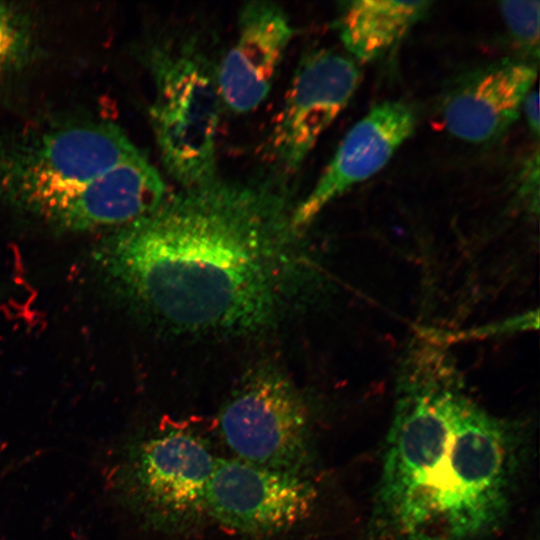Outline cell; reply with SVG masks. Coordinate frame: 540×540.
I'll list each match as a JSON object with an SVG mask.
<instances>
[{
  "label": "cell",
  "mask_w": 540,
  "mask_h": 540,
  "mask_svg": "<svg viewBox=\"0 0 540 540\" xmlns=\"http://www.w3.org/2000/svg\"><path fill=\"white\" fill-rule=\"evenodd\" d=\"M288 178L270 172L167 194L149 214L112 230L93 263L118 296L193 332L267 327L292 288Z\"/></svg>",
  "instance_id": "obj_1"
},
{
  "label": "cell",
  "mask_w": 540,
  "mask_h": 540,
  "mask_svg": "<svg viewBox=\"0 0 540 540\" xmlns=\"http://www.w3.org/2000/svg\"><path fill=\"white\" fill-rule=\"evenodd\" d=\"M524 431L465 395L441 343L416 338L400 367L369 540H486L507 520Z\"/></svg>",
  "instance_id": "obj_2"
},
{
  "label": "cell",
  "mask_w": 540,
  "mask_h": 540,
  "mask_svg": "<svg viewBox=\"0 0 540 540\" xmlns=\"http://www.w3.org/2000/svg\"><path fill=\"white\" fill-rule=\"evenodd\" d=\"M140 152L121 127L103 120L0 136V202L40 222L76 191Z\"/></svg>",
  "instance_id": "obj_3"
},
{
  "label": "cell",
  "mask_w": 540,
  "mask_h": 540,
  "mask_svg": "<svg viewBox=\"0 0 540 540\" xmlns=\"http://www.w3.org/2000/svg\"><path fill=\"white\" fill-rule=\"evenodd\" d=\"M144 63L155 90L149 118L165 169L181 188L212 181L222 106L216 69L190 40L153 43Z\"/></svg>",
  "instance_id": "obj_4"
},
{
  "label": "cell",
  "mask_w": 540,
  "mask_h": 540,
  "mask_svg": "<svg viewBox=\"0 0 540 540\" xmlns=\"http://www.w3.org/2000/svg\"><path fill=\"white\" fill-rule=\"evenodd\" d=\"M216 460L195 433L162 430L126 446L110 478L112 490L143 526L182 532L208 515L206 492Z\"/></svg>",
  "instance_id": "obj_5"
},
{
  "label": "cell",
  "mask_w": 540,
  "mask_h": 540,
  "mask_svg": "<svg viewBox=\"0 0 540 540\" xmlns=\"http://www.w3.org/2000/svg\"><path fill=\"white\" fill-rule=\"evenodd\" d=\"M220 429L238 459L308 476L314 459L308 410L275 368L257 370L233 393L220 414Z\"/></svg>",
  "instance_id": "obj_6"
},
{
  "label": "cell",
  "mask_w": 540,
  "mask_h": 540,
  "mask_svg": "<svg viewBox=\"0 0 540 540\" xmlns=\"http://www.w3.org/2000/svg\"><path fill=\"white\" fill-rule=\"evenodd\" d=\"M361 74L355 61L331 49L305 55L295 70L269 138L274 172L288 178L347 107Z\"/></svg>",
  "instance_id": "obj_7"
},
{
  "label": "cell",
  "mask_w": 540,
  "mask_h": 540,
  "mask_svg": "<svg viewBox=\"0 0 540 540\" xmlns=\"http://www.w3.org/2000/svg\"><path fill=\"white\" fill-rule=\"evenodd\" d=\"M316 490L307 475L217 459L206 492L207 513L222 526L250 536L286 532L310 514Z\"/></svg>",
  "instance_id": "obj_8"
},
{
  "label": "cell",
  "mask_w": 540,
  "mask_h": 540,
  "mask_svg": "<svg viewBox=\"0 0 540 540\" xmlns=\"http://www.w3.org/2000/svg\"><path fill=\"white\" fill-rule=\"evenodd\" d=\"M415 127V113L407 104L387 100L374 105L347 132L313 189L295 205V229L307 227L330 202L383 169Z\"/></svg>",
  "instance_id": "obj_9"
},
{
  "label": "cell",
  "mask_w": 540,
  "mask_h": 540,
  "mask_svg": "<svg viewBox=\"0 0 540 540\" xmlns=\"http://www.w3.org/2000/svg\"><path fill=\"white\" fill-rule=\"evenodd\" d=\"M293 35L289 17L277 4L247 3L239 13L236 41L216 69L222 104L237 114L261 105Z\"/></svg>",
  "instance_id": "obj_10"
},
{
  "label": "cell",
  "mask_w": 540,
  "mask_h": 540,
  "mask_svg": "<svg viewBox=\"0 0 540 540\" xmlns=\"http://www.w3.org/2000/svg\"><path fill=\"white\" fill-rule=\"evenodd\" d=\"M537 78V67L504 60L471 74L446 97V129L470 143L499 138L519 118L525 97Z\"/></svg>",
  "instance_id": "obj_11"
},
{
  "label": "cell",
  "mask_w": 540,
  "mask_h": 540,
  "mask_svg": "<svg viewBox=\"0 0 540 540\" xmlns=\"http://www.w3.org/2000/svg\"><path fill=\"white\" fill-rule=\"evenodd\" d=\"M431 5L430 1H349L341 9L337 30L353 60L372 62L396 45Z\"/></svg>",
  "instance_id": "obj_12"
},
{
  "label": "cell",
  "mask_w": 540,
  "mask_h": 540,
  "mask_svg": "<svg viewBox=\"0 0 540 540\" xmlns=\"http://www.w3.org/2000/svg\"><path fill=\"white\" fill-rule=\"evenodd\" d=\"M34 50V34L27 14L0 1V75L26 65Z\"/></svg>",
  "instance_id": "obj_13"
},
{
  "label": "cell",
  "mask_w": 540,
  "mask_h": 540,
  "mask_svg": "<svg viewBox=\"0 0 540 540\" xmlns=\"http://www.w3.org/2000/svg\"><path fill=\"white\" fill-rule=\"evenodd\" d=\"M499 11L509 33L529 54L539 55V1H502Z\"/></svg>",
  "instance_id": "obj_14"
},
{
  "label": "cell",
  "mask_w": 540,
  "mask_h": 540,
  "mask_svg": "<svg viewBox=\"0 0 540 540\" xmlns=\"http://www.w3.org/2000/svg\"><path fill=\"white\" fill-rule=\"evenodd\" d=\"M522 109L527 124L534 137L538 138L540 130L539 96L537 90L530 91L524 99Z\"/></svg>",
  "instance_id": "obj_15"
}]
</instances>
